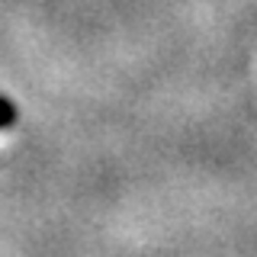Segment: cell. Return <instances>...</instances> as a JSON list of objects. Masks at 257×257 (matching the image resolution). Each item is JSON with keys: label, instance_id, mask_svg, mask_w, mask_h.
<instances>
[{"label": "cell", "instance_id": "6da1fadb", "mask_svg": "<svg viewBox=\"0 0 257 257\" xmlns=\"http://www.w3.org/2000/svg\"><path fill=\"white\" fill-rule=\"evenodd\" d=\"M16 122V106L7 96H0V128H10Z\"/></svg>", "mask_w": 257, "mask_h": 257}]
</instances>
